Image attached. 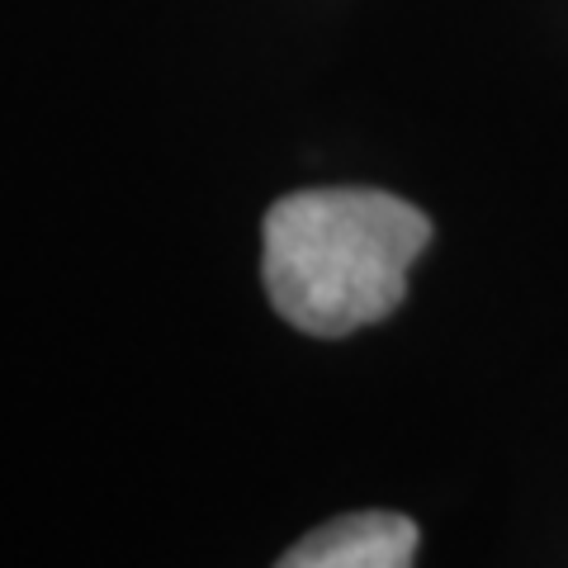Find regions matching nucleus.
Instances as JSON below:
<instances>
[{"instance_id":"obj_1","label":"nucleus","mask_w":568,"mask_h":568,"mask_svg":"<svg viewBox=\"0 0 568 568\" xmlns=\"http://www.w3.org/2000/svg\"><path fill=\"white\" fill-rule=\"evenodd\" d=\"M432 219L384 190H298L265 213V290L284 323L346 336L384 323L407 298V265Z\"/></svg>"},{"instance_id":"obj_2","label":"nucleus","mask_w":568,"mask_h":568,"mask_svg":"<svg viewBox=\"0 0 568 568\" xmlns=\"http://www.w3.org/2000/svg\"><path fill=\"white\" fill-rule=\"evenodd\" d=\"M417 526L398 511H351L317 526L275 568H413Z\"/></svg>"}]
</instances>
